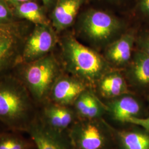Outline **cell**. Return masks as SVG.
I'll return each instance as SVG.
<instances>
[{
	"mask_svg": "<svg viewBox=\"0 0 149 149\" xmlns=\"http://www.w3.org/2000/svg\"><path fill=\"white\" fill-rule=\"evenodd\" d=\"M34 26L21 19L0 24V78L20 65L24 43Z\"/></svg>",
	"mask_w": 149,
	"mask_h": 149,
	"instance_id": "5b68a950",
	"label": "cell"
},
{
	"mask_svg": "<svg viewBox=\"0 0 149 149\" xmlns=\"http://www.w3.org/2000/svg\"><path fill=\"white\" fill-rule=\"evenodd\" d=\"M136 33L135 31L126 32L107 46L104 58L109 65L127 66L133 54Z\"/></svg>",
	"mask_w": 149,
	"mask_h": 149,
	"instance_id": "4fadbf2b",
	"label": "cell"
},
{
	"mask_svg": "<svg viewBox=\"0 0 149 149\" xmlns=\"http://www.w3.org/2000/svg\"><path fill=\"white\" fill-rule=\"evenodd\" d=\"M81 33L98 47L107 46L119 37L124 25L116 17L100 10H88L80 17Z\"/></svg>",
	"mask_w": 149,
	"mask_h": 149,
	"instance_id": "8992f818",
	"label": "cell"
},
{
	"mask_svg": "<svg viewBox=\"0 0 149 149\" xmlns=\"http://www.w3.org/2000/svg\"><path fill=\"white\" fill-rule=\"evenodd\" d=\"M125 77L134 93L149 97V56L135 49L126 67Z\"/></svg>",
	"mask_w": 149,
	"mask_h": 149,
	"instance_id": "30bf717a",
	"label": "cell"
},
{
	"mask_svg": "<svg viewBox=\"0 0 149 149\" xmlns=\"http://www.w3.org/2000/svg\"><path fill=\"white\" fill-rule=\"evenodd\" d=\"M6 130H10L7 129L3 125H2V124L0 123V133H2V132H3L6 131Z\"/></svg>",
	"mask_w": 149,
	"mask_h": 149,
	"instance_id": "d4e9b609",
	"label": "cell"
},
{
	"mask_svg": "<svg viewBox=\"0 0 149 149\" xmlns=\"http://www.w3.org/2000/svg\"><path fill=\"white\" fill-rule=\"evenodd\" d=\"M23 65V69L15 76L27 88L38 107L48 101L54 84L63 74L60 65L50 53Z\"/></svg>",
	"mask_w": 149,
	"mask_h": 149,
	"instance_id": "3957f363",
	"label": "cell"
},
{
	"mask_svg": "<svg viewBox=\"0 0 149 149\" xmlns=\"http://www.w3.org/2000/svg\"><path fill=\"white\" fill-rule=\"evenodd\" d=\"M96 86L99 94L108 100L134 93L129 90L125 76L117 70H111L107 72L97 82Z\"/></svg>",
	"mask_w": 149,
	"mask_h": 149,
	"instance_id": "2e32d148",
	"label": "cell"
},
{
	"mask_svg": "<svg viewBox=\"0 0 149 149\" xmlns=\"http://www.w3.org/2000/svg\"><path fill=\"white\" fill-rule=\"evenodd\" d=\"M45 7L47 8H50L52 6L54 5L56 0H42Z\"/></svg>",
	"mask_w": 149,
	"mask_h": 149,
	"instance_id": "cb8c5ba5",
	"label": "cell"
},
{
	"mask_svg": "<svg viewBox=\"0 0 149 149\" xmlns=\"http://www.w3.org/2000/svg\"><path fill=\"white\" fill-rule=\"evenodd\" d=\"M84 0H56L51 15L52 25L56 33L71 27Z\"/></svg>",
	"mask_w": 149,
	"mask_h": 149,
	"instance_id": "9a60e30c",
	"label": "cell"
},
{
	"mask_svg": "<svg viewBox=\"0 0 149 149\" xmlns=\"http://www.w3.org/2000/svg\"><path fill=\"white\" fill-rule=\"evenodd\" d=\"M36 149V147H35V148H34V149Z\"/></svg>",
	"mask_w": 149,
	"mask_h": 149,
	"instance_id": "83f0119b",
	"label": "cell"
},
{
	"mask_svg": "<svg viewBox=\"0 0 149 149\" xmlns=\"http://www.w3.org/2000/svg\"><path fill=\"white\" fill-rule=\"evenodd\" d=\"M127 124L138 125L149 132V114L143 118H135L130 119Z\"/></svg>",
	"mask_w": 149,
	"mask_h": 149,
	"instance_id": "7402d4cb",
	"label": "cell"
},
{
	"mask_svg": "<svg viewBox=\"0 0 149 149\" xmlns=\"http://www.w3.org/2000/svg\"><path fill=\"white\" fill-rule=\"evenodd\" d=\"M88 87L84 82L72 75L62 74L54 84L48 101L61 106L72 107L77 98Z\"/></svg>",
	"mask_w": 149,
	"mask_h": 149,
	"instance_id": "8fae6325",
	"label": "cell"
},
{
	"mask_svg": "<svg viewBox=\"0 0 149 149\" xmlns=\"http://www.w3.org/2000/svg\"><path fill=\"white\" fill-rule=\"evenodd\" d=\"M18 20L5 0H0V24Z\"/></svg>",
	"mask_w": 149,
	"mask_h": 149,
	"instance_id": "ffe728a7",
	"label": "cell"
},
{
	"mask_svg": "<svg viewBox=\"0 0 149 149\" xmlns=\"http://www.w3.org/2000/svg\"><path fill=\"white\" fill-rule=\"evenodd\" d=\"M105 104L106 114L117 122L127 124L132 118H143L149 114L148 104L134 93L123 95L109 100Z\"/></svg>",
	"mask_w": 149,
	"mask_h": 149,
	"instance_id": "ba28073f",
	"label": "cell"
},
{
	"mask_svg": "<svg viewBox=\"0 0 149 149\" xmlns=\"http://www.w3.org/2000/svg\"><path fill=\"white\" fill-rule=\"evenodd\" d=\"M108 1H114V2H117V1H122V0H108Z\"/></svg>",
	"mask_w": 149,
	"mask_h": 149,
	"instance_id": "484cf974",
	"label": "cell"
},
{
	"mask_svg": "<svg viewBox=\"0 0 149 149\" xmlns=\"http://www.w3.org/2000/svg\"><path fill=\"white\" fill-rule=\"evenodd\" d=\"M37 149H72L66 134L54 131L37 117L27 130Z\"/></svg>",
	"mask_w": 149,
	"mask_h": 149,
	"instance_id": "7c38bea8",
	"label": "cell"
},
{
	"mask_svg": "<svg viewBox=\"0 0 149 149\" xmlns=\"http://www.w3.org/2000/svg\"><path fill=\"white\" fill-rule=\"evenodd\" d=\"M6 1L10 3L11 5L13 6L17 5L19 4H21L24 2H27L28 1H34V0H6Z\"/></svg>",
	"mask_w": 149,
	"mask_h": 149,
	"instance_id": "603a6c76",
	"label": "cell"
},
{
	"mask_svg": "<svg viewBox=\"0 0 149 149\" xmlns=\"http://www.w3.org/2000/svg\"><path fill=\"white\" fill-rule=\"evenodd\" d=\"M146 100H147V102H148V106H149V97H148L146 98Z\"/></svg>",
	"mask_w": 149,
	"mask_h": 149,
	"instance_id": "4316f807",
	"label": "cell"
},
{
	"mask_svg": "<svg viewBox=\"0 0 149 149\" xmlns=\"http://www.w3.org/2000/svg\"><path fill=\"white\" fill-rule=\"evenodd\" d=\"M58 42L52 24L34 25L24 43L20 65L40 59L50 53Z\"/></svg>",
	"mask_w": 149,
	"mask_h": 149,
	"instance_id": "52a82bcc",
	"label": "cell"
},
{
	"mask_svg": "<svg viewBox=\"0 0 149 149\" xmlns=\"http://www.w3.org/2000/svg\"><path fill=\"white\" fill-rule=\"evenodd\" d=\"M66 135L72 149H116L113 127L103 118H78Z\"/></svg>",
	"mask_w": 149,
	"mask_h": 149,
	"instance_id": "277c9868",
	"label": "cell"
},
{
	"mask_svg": "<svg viewBox=\"0 0 149 149\" xmlns=\"http://www.w3.org/2000/svg\"><path fill=\"white\" fill-rule=\"evenodd\" d=\"M128 128L113 127L116 149H149V132L143 128L129 124Z\"/></svg>",
	"mask_w": 149,
	"mask_h": 149,
	"instance_id": "5bb4252c",
	"label": "cell"
},
{
	"mask_svg": "<svg viewBox=\"0 0 149 149\" xmlns=\"http://www.w3.org/2000/svg\"><path fill=\"white\" fill-rule=\"evenodd\" d=\"M35 147L32 139L23 136L20 132L6 130L0 133V149H33Z\"/></svg>",
	"mask_w": 149,
	"mask_h": 149,
	"instance_id": "ac0fdd59",
	"label": "cell"
},
{
	"mask_svg": "<svg viewBox=\"0 0 149 149\" xmlns=\"http://www.w3.org/2000/svg\"><path fill=\"white\" fill-rule=\"evenodd\" d=\"M137 10L140 17L149 24V0H139Z\"/></svg>",
	"mask_w": 149,
	"mask_h": 149,
	"instance_id": "44dd1931",
	"label": "cell"
},
{
	"mask_svg": "<svg viewBox=\"0 0 149 149\" xmlns=\"http://www.w3.org/2000/svg\"><path fill=\"white\" fill-rule=\"evenodd\" d=\"M61 57L66 70L87 85L96 86L102 77L110 71L104 56L80 43L71 35L60 40Z\"/></svg>",
	"mask_w": 149,
	"mask_h": 149,
	"instance_id": "7a4b0ae2",
	"label": "cell"
},
{
	"mask_svg": "<svg viewBox=\"0 0 149 149\" xmlns=\"http://www.w3.org/2000/svg\"><path fill=\"white\" fill-rule=\"evenodd\" d=\"M12 11L18 19L27 21L34 25L51 24L44 9L34 1L14 6Z\"/></svg>",
	"mask_w": 149,
	"mask_h": 149,
	"instance_id": "e0dca14e",
	"label": "cell"
},
{
	"mask_svg": "<svg viewBox=\"0 0 149 149\" xmlns=\"http://www.w3.org/2000/svg\"><path fill=\"white\" fill-rule=\"evenodd\" d=\"M38 117L46 126L59 133L66 134L78 119L72 107L48 101L38 107Z\"/></svg>",
	"mask_w": 149,
	"mask_h": 149,
	"instance_id": "9c48e42d",
	"label": "cell"
},
{
	"mask_svg": "<svg viewBox=\"0 0 149 149\" xmlns=\"http://www.w3.org/2000/svg\"><path fill=\"white\" fill-rule=\"evenodd\" d=\"M38 115V106L15 75L0 78V123L7 129L27 133Z\"/></svg>",
	"mask_w": 149,
	"mask_h": 149,
	"instance_id": "6da1fadb",
	"label": "cell"
},
{
	"mask_svg": "<svg viewBox=\"0 0 149 149\" xmlns=\"http://www.w3.org/2000/svg\"><path fill=\"white\" fill-rule=\"evenodd\" d=\"M135 46L136 49L149 56V24L136 33Z\"/></svg>",
	"mask_w": 149,
	"mask_h": 149,
	"instance_id": "d6986e66",
	"label": "cell"
}]
</instances>
